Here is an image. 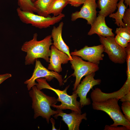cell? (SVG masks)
Masks as SVG:
<instances>
[{
  "label": "cell",
  "mask_w": 130,
  "mask_h": 130,
  "mask_svg": "<svg viewBox=\"0 0 130 130\" xmlns=\"http://www.w3.org/2000/svg\"><path fill=\"white\" fill-rule=\"evenodd\" d=\"M38 34L34 33L32 39L25 42L21 50L26 53L25 57L26 65L33 64L36 59L41 58L49 63L51 54L50 46L52 45L51 35L46 36L41 40H37Z\"/></svg>",
  "instance_id": "1"
},
{
  "label": "cell",
  "mask_w": 130,
  "mask_h": 130,
  "mask_svg": "<svg viewBox=\"0 0 130 130\" xmlns=\"http://www.w3.org/2000/svg\"><path fill=\"white\" fill-rule=\"evenodd\" d=\"M29 94L32 100V108L34 113V118L36 119L39 116H41L46 119L49 123L51 116L59 112L57 109L54 110L51 107L52 105L58 102L57 99L55 97L47 95L35 85L32 88Z\"/></svg>",
  "instance_id": "2"
},
{
  "label": "cell",
  "mask_w": 130,
  "mask_h": 130,
  "mask_svg": "<svg viewBox=\"0 0 130 130\" xmlns=\"http://www.w3.org/2000/svg\"><path fill=\"white\" fill-rule=\"evenodd\" d=\"M36 80L38 82L36 86L38 89L40 90L44 89L50 90L54 91L58 95V100L61 102V104L59 105L54 104L52 107L62 110L70 109L82 113L80 103L77 100L78 95L74 92L71 95H69L67 93V90L69 85L66 86L64 90H60L51 86L44 78H39Z\"/></svg>",
  "instance_id": "3"
},
{
  "label": "cell",
  "mask_w": 130,
  "mask_h": 130,
  "mask_svg": "<svg viewBox=\"0 0 130 130\" xmlns=\"http://www.w3.org/2000/svg\"><path fill=\"white\" fill-rule=\"evenodd\" d=\"M119 100L114 98L108 99L101 102H93L92 107L94 110L103 111L109 116L114 122L110 126L121 125L130 129V122L121 112L118 105Z\"/></svg>",
  "instance_id": "4"
},
{
  "label": "cell",
  "mask_w": 130,
  "mask_h": 130,
  "mask_svg": "<svg viewBox=\"0 0 130 130\" xmlns=\"http://www.w3.org/2000/svg\"><path fill=\"white\" fill-rule=\"evenodd\" d=\"M17 15L23 23L30 24L40 29L46 28L59 22L65 15L62 13L56 16L47 17L35 14L34 13L25 11L18 7L16 9Z\"/></svg>",
  "instance_id": "5"
},
{
  "label": "cell",
  "mask_w": 130,
  "mask_h": 130,
  "mask_svg": "<svg viewBox=\"0 0 130 130\" xmlns=\"http://www.w3.org/2000/svg\"><path fill=\"white\" fill-rule=\"evenodd\" d=\"M99 41L103 46L104 52L110 59L116 64H123L126 61L127 54L126 48H123L116 42L114 36H99Z\"/></svg>",
  "instance_id": "6"
},
{
  "label": "cell",
  "mask_w": 130,
  "mask_h": 130,
  "mask_svg": "<svg viewBox=\"0 0 130 130\" xmlns=\"http://www.w3.org/2000/svg\"><path fill=\"white\" fill-rule=\"evenodd\" d=\"M71 56L72 60L70 61L71 64V67L74 71L70 77L72 76L76 78L73 88V90L74 91L83 77L95 73L99 70V68L98 64L85 61L81 58L78 56Z\"/></svg>",
  "instance_id": "7"
},
{
  "label": "cell",
  "mask_w": 130,
  "mask_h": 130,
  "mask_svg": "<svg viewBox=\"0 0 130 130\" xmlns=\"http://www.w3.org/2000/svg\"><path fill=\"white\" fill-rule=\"evenodd\" d=\"M40 78H44L48 81H51L55 78L58 81L60 86L64 84L61 75L58 72L50 71L46 68L37 59L35 60V67L32 76L24 83L27 84L28 90H30L33 86L36 85L37 83L35 81Z\"/></svg>",
  "instance_id": "8"
},
{
  "label": "cell",
  "mask_w": 130,
  "mask_h": 130,
  "mask_svg": "<svg viewBox=\"0 0 130 130\" xmlns=\"http://www.w3.org/2000/svg\"><path fill=\"white\" fill-rule=\"evenodd\" d=\"M95 75V73H93L85 76L73 91L80 98L79 102L81 108L91 104L90 99L87 97V93L93 86L100 84L101 83V79H95L94 78Z\"/></svg>",
  "instance_id": "9"
},
{
  "label": "cell",
  "mask_w": 130,
  "mask_h": 130,
  "mask_svg": "<svg viewBox=\"0 0 130 130\" xmlns=\"http://www.w3.org/2000/svg\"><path fill=\"white\" fill-rule=\"evenodd\" d=\"M104 52L103 46L101 44L91 47L85 46L79 50H75L70 53L71 55L78 56L89 62L99 64L100 61L103 60Z\"/></svg>",
  "instance_id": "10"
},
{
  "label": "cell",
  "mask_w": 130,
  "mask_h": 130,
  "mask_svg": "<svg viewBox=\"0 0 130 130\" xmlns=\"http://www.w3.org/2000/svg\"><path fill=\"white\" fill-rule=\"evenodd\" d=\"M83 4L79 11L72 13L71 20L74 21L78 18H83L87 21L88 24L91 26L97 17V5L96 0H85Z\"/></svg>",
  "instance_id": "11"
},
{
  "label": "cell",
  "mask_w": 130,
  "mask_h": 130,
  "mask_svg": "<svg viewBox=\"0 0 130 130\" xmlns=\"http://www.w3.org/2000/svg\"><path fill=\"white\" fill-rule=\"evenodd\" d=\"M130 92V83L125 82L118 90L111 93L103 92L99 88L93 90L91 94L93 102H101L108 99L117 98L120 99Z\"/></svg>",
  "instance_id": "12"
},
{
  "label": "cell",
  "mask_w": 130,
  "mask_h": 130,
  "mask_svg": "<svg viewBox=\"0 0 130 130\" xmlns=\"http://www.w3.org/2000/svg\"><path fill=\"white\" fill-rule=\"evenodd\" d=\"M51 54L47 69L58 73L61 72V64L68 63L71 60L68 55L60 51L53 45L51 46Z\"/></svg>",
  "instance_id": "13"
},
{
  "label": "cell",
  "mask_w": 130,
  "mask_h": 130,
  "mask_svg": "<svg viewBox=\"0 0 130 130\" xmlns=\"http://www.w3.org/2000/svg\"><path fill=\"white\" fill-rule=\"evenodd\" d=\"M58 113L53 116L57 119L59 116L62 117V120L67 125L69 130H79L80 124L83 119L87 120V114L85 112L81 114L76 111H72L68 114L64 113L62 110L57 109Z\"/></svg>",
  "instance_id": "14"
},
{
  "label": "cell",
  "mask_w": 130,
  "mask_h": 130,
  "mask_svg": "<svg viewBox=\"0 0 130 130\" xmlns=\"http://www.w3.org/2000/svg\"><path fill=\"white\" fill-rule=\"evenodd\" d=\"M94 23L91 26V28L88 33V35H91L97 34L99 36L104 37L114 36L112 32V29L109 27L106 24L105 17L100 15H98Z\"/></svg>",
  "instance_id": "15"
},
{
  "label": "cell",
  "mask_w": 130,
  "mask_h": 130,
  "mask_svg": "<svg viewBox=\"0 0 130 130\" xmlns=\"http://www.w3.org/2000/svg\"><path fill=\"white\" fill-rule=\"evenodd\" d=\"M63 25L64 23L62 22L58 27L53 26L51 35L53 41L52 45L58 50L67 54L71 60L72 58L70 52L69 47L65 42L62 37Z\"/></svg>",
  "instance_id": "16"
},
{
  "label": "cell",
  "mask_w": 130,
  "mask_h": 130,
  "mask_svg": "<svg viewBox=\"0 0 130 130\" xmlns=\"http://www.w3.org/2000/svg\"><path fill=\"white\" fill-rule=\"evenodd\" d=\"M97 7L100 10L98 15L106 17L114 13L117 9V6L120 0H98Z\"/></svg>",
  "instance_id": "17"
},
{
  "label": "cell",
  "mask_w": 130,
  "mask_h": 130,
  "mask_svg": "<svg viewBox=\"0 0 130 130\" xmlns=\"http://www.w3.org/2000/svg\"><path fill=\"white\" fill-rule=\"evenodd\" d=\"M69 2L68 0H52L48 6L47 14L48 16L52 14L54 16L62 13L63 9Z\"/></svg>",
  "instance_id": "18"
},
{
  "label": "cell",
  "mask_w": 130,
  "mask_h": 130,
  "mask_svg": "<svg viewBox=\"0 0 130 130\" xmlns=\"http://www.w3.org/2000/svg\"><path fill=\"white\" fill-rule=\"evenodd\" d=\"M124 0H120L117 6V11L109 15L110 17L115 19V24L118 26L124 27L126 26L122 21L124 14L127 8L124 3Z\"/></svg>",
  "instance_id": "19"
},
{
  "label": "cell",
  "mask_w": 130,
  "mask_h": 130,
  "mask_svg": "<svg viewBox=\"0 0 130 130\" xmlns=\"http://www.w3.org/2000/svg\"><path fill=\"white\" fill-rule=\"evenodd\" d=\"M52 0H35L33 3L37 10V13L40 15L47 17V9Z\"/></svg>",
  "instance_id": "20"
},
{
  "label": "cell",
  "mask_w": 130,
  "mask_h": 130,
  "mask_svg": "<svg viewBox=\"0 0 130 130\" xmlns=\"http://www.w3.org/2000/svg\"><path fill=\"white\" fill-rule=\"evenodd\" d=\"M18 7L21 10L27 12L37 13L32 0H17Z\"/></svg>",
  "instance_id": "21"
},
{
  "label": "cell",
  "mask_w": 130,
  "mask_h": 130,
  "mask_svg": "<svg viewBox=\"0 0 130 130\" xmlns=\"http://www.w3.org/2000/svg\"><path fill=\"white\" fill-rule=\"evenodd\" d=\"M115 33L125 39L128 42H130V28L126 26L117 28Z\"/></svg>",
  "instance_id": "22"
},
{
  "label": "cell",
  "mask_w": 130,
  "mask_h": 130,
  "mask_svg": "<svg viewBox=\"0 0 130 130\" xmlns=\"http://www.w3.org/2000/svg\"><path fill=\"white\" fill-rule=\"evenodd\" d=\"M121 109L125 118L130 122V102H122Z\"/></svg>",
  "instance_id": "23"
},
{
  "label": "cell",
  "mask_w": 130,
  "mask_h": 130,
  "mask_svg": "<svg viewBox=\"0 0 130 130\" xmlns=\"http://www.w3.org/2000/svg\"><path fill=\"white\" fill-rule=\"evenodd\" d=\"M115 38L116 42L123 48H126L129 43L125 39L118 34H117Z\"/></svg>",
  "instance_id": "24"
},
{
  "label": "cell",
  "mask_w": 130,
  "mask_h": 130,
  "mask_svg": "<svg viewBox=\"0 0 130 130\" xmlns=\"http://www.w3.org/2000/svg\"><path fill=\"white\" fill-rule=\"evenodd\" d=\"M122 21L126 26L130 28V7L126 9Z\"/></svg>",
  "instance_id": "25"
},
{
  "label": "cell",
  "mask_w": 130,
  "mask_h": 130,
  "mask_svg": "<svg viewBox=\"0 0 130 130\" xmlns=\"http://www.w3.org/2000/svg\"><path fill=\"white\" fill-rule=\"evenodd\" d=\"M130 129L127 127L123 126L118 127L117 126H112L106 125L104 127V130H130Z\"/></svg>",
  "instance_id": "26"
},
{
  "label": "cell",
  "mask_w": 130,
  "mask_h": 130,
  "mask_svg": "<svg viewBox=\"0 0 130 130\" xmlns=\"http://www.w3.org/2000/svg\"><path fill=\"white\" fill-rule=\"evenodd\" d=\"M69 4L72 6L75 7L80 6L84 3L85 0H68Z\"/></svg>",
  "instance_id": "27"
},
{
  "label": "cell",
  "mask_w": 130,
  "mask_h": 130,
  "mask_svg": "<svg viewBox=\"0 0 130 130\" xmlns=\"http://www.w3.org/2000/svg\"><path fill=\"white\" fill-rule=\"evenodd\" d=\"M12 75L9 73L0 74V84L7 78L11 77Z\"/></svg>",
  "instance_id": "28"
},
{
  "label": "cell",
  "mask_w": 130,
  "mask_h": 130,
  "mask_svg": "<svg viewBox=\"0 0 130 130\" xmlns=\"http://www.w3.org/2000/svg\"><path fill=\"white\" fill-rule=\"evenodd\" d=\"M120 100V101L122 102H130V92L121 98Z\"/></svg>",
  "instance_id": "29"
},
{
  "label": "cell",
  "mask_w": 130,
  "mask_h": 130,
  "mask_svg": "<svg viewBox=\"0 0 130 130\" xmlns=\"http://www.w3.org/2000/svg\"><path fill=\"white\" fill-rule=\"evenodd\" d=\"M50 120L52 124V130H57L55 128L54 126L55 124V120L52 118H50Z\"/></svg>",
  "instance_id": "30"
},
{
  "label": "cell",
  "mask_w": 130,
  "mask_h": 130,
  "mask_svg": "<svg viewBox=\"0 0 130 130\" xmlns=\"http://www.w3.org/2000/svg\"><path fill=\"white\" fill-rule=\"evenodd\" d=\"M124 3L126 5V7L127 8L128 6L130 7V0H124Z\"/></svg>",
  "instance_id": "31"
},
{
  "label": "cell",
  "mask_w": 130,
  "mask_h": 130,
  "mask_svg": "<svg viewBox=\"0 0 130 130\" xmlns=\"http://www.w3.org/2000/svg\"><path fill=\"white\" fill-rule=\"evenodd\" d=\"M35 0H32V1L33 2L35 1Z\"/></svg>",
  "instance_id": "32"
}]
</instances>
